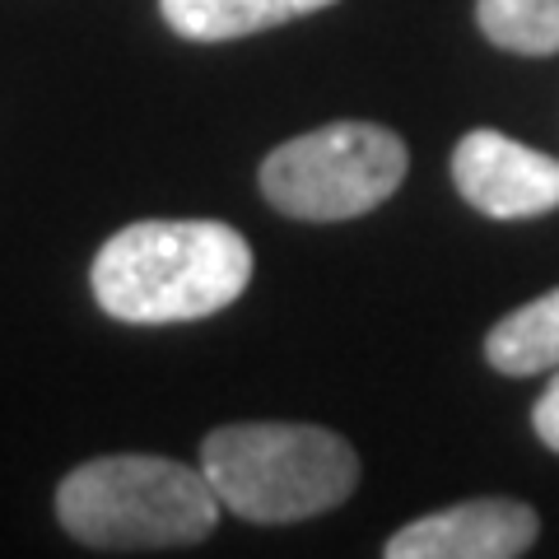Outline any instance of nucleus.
Here are the masks:
<instances>
[{
  "mask_svg": "<svg viewBox=\"0 0 559 559\" xmlns=\"http://www.w3.org/2000/svg\"><path fill=\"white\" fill-rule=\"evenodd\" d=\"M252 280V248L219 219H140L94 257V299L117 322H201Z\"/></svg>",
  "mask_w": 559,
  "mask_h": 559,
  "instance_id": "nucleus-1",
  "label": "nucleus"
},
{
  "mask_svg": "<svg viewBox=\"0 0 559 559\" xmlns=\"http://www.w3.org/2000/svg\"><path fill=\"white\" fill-rule=\"evenodd\" d=\"M219 495L201 466L173 457H94L75 466L57 489L61 527L94 550H173L215 532Z\"/></svg>",
  "mask_w": 559,
  "mask_h": 559,
  "instance_id": "nucleus-2",
  "label": "nucleus"
},
{
  "mask_svg": "<svg viewBox=\"0 0 559 559\" xmlns=\"http://www.w3.org/2000/svg\"><path fill=\"white\" fill-rule=\"evenodd\" d=\"M201 471L242 522H304L355 495L359 457L322 425H224L201 443Z\"/></svg>",
  "mask_w": 559,
  "mask_h": 559,
  "instance_id": "nucleus-3",
  "label": "nucleus"
},
{
  "mask_svg": "<svg viewBox=\"0 0 559 559\" xmlns=\"http://www.w3.org/2000/svg\"><path fill=\"white\" fill-rule=\"evenodd\" d=\"M406 140L373 121H331L285 140L261 164V191L294 219H355L369 215L406 182Z\"/></svg>",
  "mask_w": 559,
  "mask_h": 559,
  "instance_id": "nucleus-4",
  "label": "nucleus"
},
{
  "mask_svg": "<svg viewBox=\"0 0 559 559\" xmlns=\"http://www.w3.org/2000/svg\"><path fill=\"white\" fill-rule=\"evenodd\" d=\"M452 182H457L462 201L489 219H532L559 205V159L489 127L457 140Z\"/></svg>",
  "mask_w": 559,
  "mask_h": 559,
  "instance_id": "nucleus-5",
  "label": "nucleus"
},
{
  "mask_svg": "<svg viewBox=\"0 0 559 559\" xmlns=\"http://www.w3.org/2000/svg\"><path fill=\"white\" fill-rule=\"evenodd\" d=\"M540 532L536 513L518 499H466L443 513L406 522L382 555L388 559H518Z\"/></svg>",
  "mask_w": 559,
  "mask_h": 559,
  "instance_id": "nucleus-6",
  "label": "nucleus"
},
{
  "mask_svg": "<svg viewBox=\"0 0 559 559\" xmlns=\"http://www.w3.org/2000/svg\"><path fill=\"white\" fill-rule=\"evenodd\" d=\"M326 5L336 0H159L168 28L182 33L187 43H234Z\"/></svg>",
  "mask_w": 559,
  "mask_h": 559,
  "instance_id": "nucleus-7",
  "label": "nucleus"
},
{
  "mask_svg": "<svg viewBox=\"0 0 559 559\" xmlns=\"http://www.w3.org/2000/svg\"><path fill=\"white\" fill-rule=\"evenodd\" d=\"M485 359L509 378H532L559 369V289L513 308L485 336Z\"/></svg>",
  "mask_w": 559,
  "mask_h": 559,
  "instance_id": "nucleus-8",
  "label": "nucleus"
},
{
  "mask_svg": "<svg viewBox=\"0 0 559 559\" xmlns=\"http://www.w3.org/2000/svg\"><path fill=\"white\" fill-rule=\"evenodd\" d=\"M480 33L518 57L559 51V0H476Z\"/></svg>",
  "mask_w": 559,
  "mask_h": 559,
  "instance_id": "nucleus-9",
  "label": "nucleus"
},
{
  "mask_svg": "<svg viewBox=\"0 0 559 559\" xmlns=\"http://www.w3.org/2000/svg\"><path fill=\"white\" fill-rule=\"evenodd\" d=\"M532 429H536V439L546 443L550 452H559V369L550 378V388L536 396V406H532Z\"/></svg>",
  "mask_w": 559,
  "mask_h": 559,
  "instance_id": "nucleus-10",
  "label": "nucleus"
}]
</instances>
